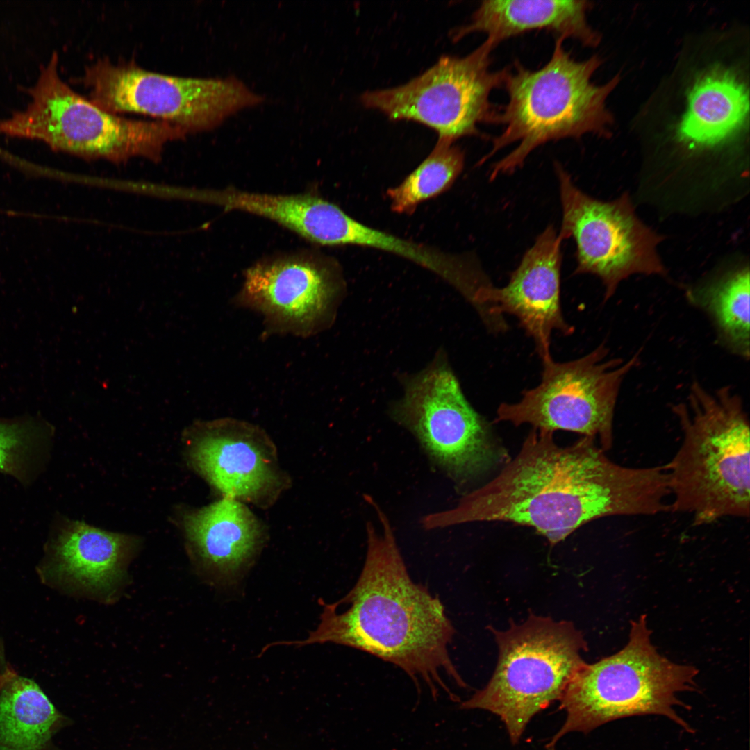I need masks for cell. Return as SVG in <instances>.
Returning <instances> with one entry per match:
<instances>
[{
	"label": "cell",
	"instance_id": "obj_1",
	"mask_svg": "<svg viewBox=\"0 0 750 750\" xmlns=\"http://www.w3.org/2000/svg\"><path fill=\"white\" fill-rule=\"evenodd\" d=\"M596 442L582 437L561 446L553 432L532 428L494 478L456 507L423 517L422 527L510 522L533 528L556 544L597 519L670 511L664 466L621 465Z\"/></svg>",
	"mask_w": 750,
	"mask_h": 750
},
{
	"label": "cell",
	"instance_id": "obj_2",
	"mask_svg": "<svg viewBox=\"0 0 750 750\" xmlns=\"http://www.w3.org/2000/svg\"><path fill=\"white\" fill-rule=\"evenodd\" d=\"M381 529L367 524L363 568L353 588L336 603H323L321 621L305 640L285 644L332 642L376 656L403 669L415 683L422 679L433 696L449 692L443 674L466 684L452 662L449 645L455 629L438 597L410 578L391 524L370 498Z\"/></svg>",
	"mask_w": 750,
	"mask_h": 750
},
{
	"label": "cell",
	"instance_id": "obj_3",
	"mask_svg": "<svg viewBox=\"0 0 750 750\" xmlns=\"http://www.w3.org/2000/svg\"><path fill=\"white\" fill-rule=\"evenodd\" d=\"M556 37L552 54L542 67L531 70L519 61L506 67L502 88L508 101L498 107L494 124L502 126L492 140L490 151L478 161L485 163L510 144L517 146L492 165L489 178L511 174L521 168L538 147L587 134L607 138L613 117L606 101L620 81L619 75L597 85L592 78L602 64L593 55L576 60Z\"/></svg>",
	"mask_w": 750,
	"mask_h": 750
},
{
	"label": "cell",
	"instance_id": "obj_4",
	"mask_svg": "<svg viewBox=\"0 0 750 750\" xmlns=\"http://www.w3.org/2000/svg\"><path fill=\"white\" fill-rule=\"evenodd\" d=\"M672 411L682 440L664 466L670 511L690 515L694 526L748 518L749 422L740 397L728 387L711 392L694 382Z\"/></svg>",
	"mask_w": 750,
	"mask_h": 750
},
{
	"label": "cell",
	"instance_id": "obj_5",
	"mask_svg": "<svg viewBox=\"0 0 750 750\" xmlns=\"http://www.w3.org/2000/svg\"><path fill=\"white\" fill-rule=\"evenodd\" d=\"M698 670L662 656L651 640L645 615L631 623L628 640L617 653L576 672L560 699L567 719L547 744L569 732L588 733L609 722L632 716H664L689 733L692 727L676 710H689L678 694L695 691Z\"/></svg>",
	"mask_w": 750,
	"mask_h": 750
},
{
	"label": "cell",
	"instance_id": "obj_6",
	"mask_svg": "<svg viewBox=\"0 0 750 750\" xmlns=\"http://www.w3.org/2000/svg\"><path fill=\"white\" fill-rule=\"evenodd\" d=\"M58 64L53 51L26 89V106L0 119V133L41 141L55 151L82 158L115 162L135 156L159 160L167 143L188 135L164 121L130 119L102 109L63 81Z\"/></svg>",
	"mask_w": 750,
	"mask_h": 750
},
{
	"label": "cell",
	"instance_id": "obj_7",
	"mask_svg": "<svg viewBox=\"0 0 750 750\" xmlns=\"http://www.w3.org/2000/svg\"><path fill=\"white\" fill-rule=\"evenodd\" d=\"M492 632L499 648L494 672L460 708L498 715L516 744L534 715L560 700L585 663L581 653L587 644L572 623L535 615Z\"/></svg>",
	"mask_w": 750,
	"mask_h": 750
},
{
	"label": "cell",
	"instance_id": "obj_8",
	"mask_svg": "<svg viewBox=\"0 0 750 750\" xmlns=\"http://www.w3.org/2000/svg\"><path fill=\"white\" fill-rule=\"evenodd\" d=\"M401 381L403 393L391 406V416L458 485L510 459L490 424L465 397L443 350L424 369Z\"/></svg>",
	"mask_w": 750,
	"mask_h": 750
},
{
	"label": "cell",
	"instance_id": "obj_9",
	"mask_svg": "<svg viewBox=\"0 0 750 750\" xmlns=\"http://www.w3.org/2000/svg\"><path fill=\"white\" fill-rule=\"evenodd\" d=\"M80 81L90 100L113 114L149 115L188 134L211 130L265 98L238 78H191L147 70L134 60L100 58L85 67Z\"/></svg>",
	"mask_w": 750,
	"mask_h": 750
},
{
	"label": "cell",
	"instance_id": "obj_10",
	"mask_svg": "<svg viewBox=\"0 0 750 750\" xmlns=\"http://www.w3.org/2000/svg\"><path fill=\"white\" fill-rule=\"evenodd\" d=\"M601 344L587 355L567 362L542 360L540 383L523 392L516 403H501L496 422L554 433L562 430L598 440L607 451L613 444V419L620 386L638 362L609 358Z\"/></svg>",
	"mask_w": 750,
	"mask_h": 750
},
{
	"label": "cell",
	"instance_id": "obj_11",
	"mask_svg": "<svg viewBox=\"0 0 750 750\" xmlns=\"http://www.w3.org/2000/svg\"><path fill=\"white\" fill-rule=\"evenodd\" d=\"M493 49L485 41L465 56H443L403 85L363 93L367 108L393 121H412L433 129L438 140L454 143L466 136L485 138L482 124H494L498 107L490 99L502 88L506 67L490 69Z\"/></svg>",
	"mask_w": 750,
	"mask_h": 750
},
{
	"label": "cell",
	"instance_id": "obj_12",
	"mask_svg": "<svg viewBox=\"0 0 750 750\" xmlns=\"http://www.w3.org/2000/svg\"><path fill=\"white\" fill-rule=\"evenodd\" d=\"M554 168L562 207L558 234L562 241L575 242L574 274L599 278L605 300L631 275L666 274L657 251L663 238L638 217L627 193L611 201L598 200L581 191L559 162Z\"/></svg>",
	"mask_w": 750,
	"mask_h": 750
},
{
	"label": "cell",
	"instance_id": "obj_13",
	"mask_svg": "<svg viewBox=\"0 0 750 750\" xmlns=\"http://www.w3.org/2000/svg\"><path fill=\"white\" fill-rule=\"evenodd\" d=\"M344 292L332 262L292 256L249 267L237 301L259 312L272 331L307 336L333 322Z\"/></svg>",
	"mask_w": 750,
	"mask_h": 750
},
{
	"label": "cell",
	"instance_id": "obj_14",
	"mask_svg": "<svg viewBox=\"0 0 750 750\" xmlns=\"http://www.w3.org/2000/svg\"><path fill=\"white\" fill-rule=\"evenodd\" d=\"M561 243L556 231L549 226L524 254L504 287L492 284L481 289L476 297L475 310L490 333L508 329L504 314L516 317L542 360L551 358L554 331L565 335L574 332L561 309Z\"/></svg>",
	"mask_w": 750,
	"mask_h": 750
},
{
	"label": "cell",
	"instance_id": "obj_15",
	"mask_svg": "<svg viewBox=\"0 0 750 750\" xmlns=\"http://www.w3.org/2000/svg\"><path fill=\"white\" fill-rule=\"evenodd\" d=\"M202 428L190 458L223 497L268 507L288 488L289 479L278 466L276 448L261 428L231 418Z\"/></svg>",
	"mask_w": 750,
	"mask_h": 750
},
{
	"label": "cell",
	"instance_id": "obj_16",
	"mask_svg": "<svg viewBox=\"0 0 750 750\" xmlns=\"http://www.w3.org/2000/svg\"><path fill=\"white\" fill-rule=\"evenodd\" d=\"M585 0H486L473 12L468 24L451 33L455 42L474 33L486 35L493 49L501 42L532 31L545 30L588 47L601 42L600 33L588 21L592 8Z\"/></svg>",
	"mask_w": 750,
	"mask_h": 750
},
{
	"label": "cell",
	"instance_id": "obj_17",
	"mask_svg": "<svg viewBox=\"0 0 750 750\" xmlns=\"http://www.w3.org/2000/svg\"><path fill=\"white\" fill-rule=\"evenodd\" d=\"M184 524L201 565L222 580L238 574L264 536L262 524L248 507L227 497L190 512Z\"/></svg>",
	"mask_w": 750,
	"mask_h": 750
},
{
	"label": "cell",
	"instance_id": "obj_18",
	"mask_svg": "<svg viewBox=\"0 0 750 750\" xmlns=\"http://www.w3.org/2000/svg\"><path fill=\"white\" fill-rule=\"evenodd\" d=\"M133 540L79 522L67 523L51 545L56 572L95 594L110 593L122 581Z\"/></svg>",
	"mask_w": 750,
	"mask_h": 750
},
{
	"label": "cell",
	"instance_id": "obj_19",
	"mask_svg": "<svg viewBox=\"0 0 750 750\" xmlns=\"http://www.w3.org/2000/svg\"><path fill=\"white\" fill-rule=\"evenodd\" d=\"M749 92L733 72L712 69L690 91L688 108L678 126V138L693 147H711L735 133L749 112Z\"/></svg>",
	"mask_w": 750,
	"mask_h": 750
},
{
	"label": "cell",
	"instance_id": "obj_20",
	"mask_svg": "<svg viewBox=\"0 0 750 750\" xmlns=\"http://www.w3.org/2000/svg\"><path fill=\"white\" fill-rule=\"evenodd\" d=\"M207 199L226 210H238L269 219L312 242L331 246L337 205L312 194H269L223 189Z\"/></svg>",
	"mask_w": 750,
	"mask_h": 750
},
{
	"label": "cell",
	"instance_id": "obj_21",
	"mask_svg": "<svg viewBox=\"0 0 750 750\" xmlns=\"http://www.w3.org/2000/svg\"><path fill=\"white\" fill-rule=\"evenodd\" d=\"M62 719L34 681L16 674L0 692V750H49Z\"/></svg>",
	"mask_w": 750,
	"mask_h": 750
},
{
	"label": "cell",
	"instance_id": "obj_22",
	"mask_svg": "<svg viewBox=\"0 0 750 750\" xmlns=\"http://www.w3.org/2000/svg\"><path fill=\"white\" fill-rule=\"evenodd\" d=\"M749 270L743 268L694 290L690 299L715 324L723 343L735 354L749 356Z\"/></svg>",
	"mask_w": 750,
	"mask_h": 750
},
{
	"label": "cell",
	"instance_id": "obj_23",
	"mask_svg": "<svg viewBox=\"0 0 750 750\" xmlns=\"http://www.w3.org/2000/svg\"><path fill=\"white\" fill-rule=\"evenodd\" d=\"M465 155L453 143L438 140L430 154L398 185L388 189L391 209L410 215L417 206L451 188L462 172Z\"/></svg>",
	"mask_w": 750,
	"mask_h": 750
},
{
	"label": "cell",
	"instance_id": "obj_24",
	"mask_svg": "<svg viewBox=\"0 0 750 750\" xmlns=\"http://www.w3.org/2000/svg\"><path fill=\"white\" fill-rule=\"evenodd\" d=\"M49 433V426L39 419H0V473L28 483L44 456Z\"/></svg>",
	"mask_w": 750,
	"mask_h": 750
},
{
	"label": "cell",
	"instance_id": "obj_25",
	"mask_svg": "<svg viewBox=\"0 0 750 750\" xmlns=\"http://www.w3.org/2000/svg\"><path fill=\"white\" fill-rule=\"evenodd\" d=\"M16 674L12 670L7 669L4 672L0 674V692L5 685L15 676Z\"/></svg>",
	"mask_w": 750,
	"mask_h": 750
}]
</instances>
